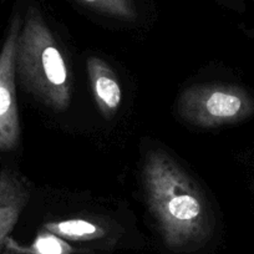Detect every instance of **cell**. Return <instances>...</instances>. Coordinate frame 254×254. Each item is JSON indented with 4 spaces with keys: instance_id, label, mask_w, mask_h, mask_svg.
I'll return each instance as SVG.
<instances>
[{
    "instance_id": "cell-1",
    "label": "cell",
    "mask_w": 254,
    "mask_h": 254,
    "mask_svg": "<svg viewBox=\"0 0 254 254\" xmlns=\"http://www.w3.org/2000/svg\"><path fill=\"white\" fill-rule=\"evenodd\" d=\"M142 181L165 248L173 254H193L204 248L213 237L214 218L196 181L161 150L146 155Z\"/></svg>"
},
{
    "instance_id": "cell-2",
    "label": "cell",
    "mask_w": 254,
    "mask_h": 254,
    "mask_svg": "<svg viewBox=\"0 0 254 254\" xmlns=\"http://www.w3.org/2000/svg\"><path fill=\"white\" fill-rule=\"evenodd\" d=\"M16 76L24 89L56 112L71 101V81L63 51L33 3L25 4L16 45Z\"/></svg>"
},
{
    "instance_id": "cell-3",
    "label": "cell",
    "mask_w": 254,
    "mask_h": 254,
    "mask_svg": "<svg viewBox=\"0 0 254 254\" xmlns=\"http://www.w3.org/2000/svg\"><path fill=\"white\" fill-rule=\"evenodd\" d=\"M178 112L194 126L213 128L251 117L254 114V99L237 85H193L180 96Z\"/></svg>"
},
{
    "instance_id": "cell-4",
    "label": "cell",
    "mask_w": 254,
    "mask_h": 254,
    "mask_svg": "<svg viewBox=\"0 0 254 254\" xmlns=\"http://www.w3.org/2000/svg\"><path fill=\"white\" fill-rule=\"evenodd\" d=\"M20 3L11 16L8 33L0 50V151L9 152L20 141L18 101H16V45L21 29Z\"/></svg>"
},
{
    "instance_id": "cell-5",
    "label": "cell",
    "mask_w": 254,
    "mask_h": 254,
    "mask_svg": "<svg viewBox=\"0 0 254 254\" xmlns=\"http://www.w3.org/2000/svg\"><path fill=\"white\" fill-rule=\"evenodd\" d=\"M30 196L31 188L23 176L9 167L0 170V253Z\"/></svg>"
},
{
    "instance_id": "cell-6",
    "label": "cell",
    "mask_w": 254,
    "mask_h": 254,
    "mask_svg": "<svg viewBox=\"0 0 254 254\" xmlns=\"http://www.w3.org/2000/svg\"><path fill=\"white\" fill-rule=\"evenodd\" d=\"M43 229L56 234L72 244H97L100 247H114L120 237L102 222L89 218H67L49 221L43 224Z\"/></svg>"
},
{
    "instance_id": "cell-7",
    "label": "cell",
    "mask_w": 254,
    "mask_h": 254,
    "mask_svg": "<svg viewBox=\"0 0 254 254\" xmlns=\"http://www.w3.org/2000/svg\"><path fill=\"white\" fill-rule=\"evenodd\" d=\"M86 66L97 107L105 119H112L122 101V91L117 76L111 67L97 56L89 58Z\"/></svg>"
},
{
    "instance_id": "cell-8",
    "label": "cell",
    "mask_w": 254,
    "mask_h": 254,
    "mask_svg": "<svg viewBox=\"0 0 254 254\" xmlns=\"http://www.w3.org/2000/svg\"><path fill=\"white\" fill-rule=\"evenodd\" d=\"M5 248L23 254H96L92 249L75 246L46 229L39 232L29 246H23L9 237L5 242Z\"/></svg>"
},
{
    "instance_id": "cell-9",
    "label": "cell",
    "mask_w": 254,
    "mask_h": 254,
    "mask_svg": "<svg viewBox=\"0 0 254 254\" xmlns=\"http://www.w3.org/2000/svg\"><path fill=\"white\" fill-rule=\"evenodd\" d=\"M82 5L111 18L132 21L137 18L135 0H76Z\"/></svg>"
},
{
    "instance_id": "cell-10",
    "label": "cell",
    "mask_w": 254,
    "mask_h": 254,
    "mask_svg": "<svg viewBox=\"0 0 254 254\" xmlns=\"http://www.w3.org/2000/svg\"><path fill=\"white\" fill-rule=\"evenodd\" d=\"M0 254H23V253H19V252L11 251V249H8V248H4V251L1 252Z\"/></svg>"
},
{
    "instance_id": "cell-11",
    "label": "cell",
    "mask_w": 254,
    "mask_h": 254,
    "mask_svg": "<svg viewBox=\"0 0 254 254\" xmlns=\"http://www.w3.org/2000/svg\"><path fill=\"white\" fill-rule=\"evenodd\" d=\"M228 1H231L233 4H241V0H228Z\"/></svg>"
}]
</instances>
